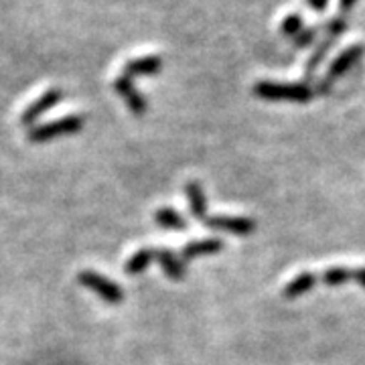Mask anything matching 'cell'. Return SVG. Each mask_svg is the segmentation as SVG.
I'll list each match as a JSON object with an SVG mask.
<instances>
[{
	"mask_svg": "<svg viewBox=\"0 0 365 365\" xmlns=\"http://www.w3.org/2000/svg\"><path fill=\"white\" fill-rule=\"evenodd\" d=\"M254 93L260 100H270V102H311L314 98V90L307 83H276V81H260L256 83Z\"/></svg>",
	"mask_w": 365,
	"mask_h": 365,
	"instance_id": "1",
	"label": "cell"
},
{
	"mask_svg": "<svg viewBox=\"0 0 365 365\" xmlns=\"http://www.w3.org/2000/svg\"><path fill=\"white\" fill-rule=\"evenodd\" d=\"M364 53H365L364 45H351L349 49H345V51L341 53L339 57H335V61L329 66V69H327V76L323 78V81L317 86L314 93H321V96L329 93V90L333 88V83H335L337 79L343 78L351 67L357 66V61L364 57Z\"/></svg>",
	"mask_w": 365,
	"mask_h": 365,
	"instance_id": "2",
	"label": "cell"
},
{
	"mask_svg": "<svg viewBox=\"0 0 365 365\" xmlns=\"http://www.w3.org/2000/svg\"><path fill=\"white\" fill-rule=\"evenodd\" d=\"M86 118L83 116H66L59 120H53L49 124L43 126H33L29 130V140L31 143H49L57 136H66V134H76L83 128Z\"/></svg>",
	"mask_w": 365,
	"mask_h": 365,
	"instance_id": "3",
	"label": "cell"
},
{
	"mask_svg": "<svg viewBox=\"0 0 365 365\" xmlns=\"http://www.w3.org/2000/svg\"><path fill=\"white\" fill-rule=\"evenodd\" d=\"M347 31V21L343 19V16H337V19H333V21H329L325 25V39L323 41H317V49L311 55V59L307 61V78L311 79L313 78L314 69L323 63V59L327 57V53L333 49V45L337 43L341 35Z\"/></svg>",
	"mask_w": 365,
	"mask_h": 365,
	"instance_id": "4",
	"label": "cell"
},
{
	"mask_svg": "<svg viewBox=\"0 0 365 365\" xmlns=\"http://www.w3.org/2000/svg\"><path fill=\"white\" fill-rule=\"evenodd\" d=\"M78 280L81 287L93 290L108 304H120L124 300V290L118 287L114 280L106 278L102 274L93 272V270H81L78 274Z\"/></svg>",
	"mask_w": 365,
	"mask_h": 365,
	"instance_id": "5",
	"label": "cell"
},
{
	"mask_svg": "<svg viewBox=\"0 0 365 365\" xmlns=\"http://www.w3.org/2000/svg\"><path fill=\"white\" fill-rule=\"evenodd\" d=\"M66 98V93L61 88H51L49 91H45L39 100H35L31 106H26V110L21 114V124L23 126H33L45 112H49L51 108L59 104Z\"/></svg>",
	"mask_w": 365,
	"mask_h": 365,
	"instance_id": "6",
	"label": "cell"
},
{
	"mask_svg": "<svg viewBox=\"0 0 365 365\" xmlns=\"http://www.w3.org/2000/svg\"><path fill=\"white\" fill-rule=\"evenodd\" d=\"M205 225L209 230H220V232H230V234L248 235L256 230V222L250 217H227V215H215V217H205Z\"/></svg>",
	"mask_w": 365,
	"mask_h": 365,
	"instance_id": "7",
	"label": "cell"
},
{
	"mask_svg": "<svg viewBox=\"0 0 365 365\" xmlns=\"http://www.w3.org/2000/svg\"><path fill=\"white\" fill-rule=\"evenodd\" d=\"M114 90H116L118 96H122V98L126 100V104H128V108H130V112L134 116H143L144 112H146V100H144L143 93L134 88V83H132L130 78H126V76L122 73V76L114 81Z\"/></svg>",
	"mask_w": 365,
	"mask_h": 365,
	"instance_id": "8",
	"label": "cell"
},
{
	"mask_svg": "<svg viewBox=\"0 0 365 365\" xmlns=\"http://www.w3.org/2000/svg\"><path fill=\"white\" fill-rule=\"evenodd\" d=\"M163 69V57L160 55H146L140 59H130L124 66L126 78H143V76H157Z\"/></svg>",
	"mask_w": 365,
	"mask_h": 365,
	"instance_id": "9",
	"label": "cell"
},
{
	"mask_svg": "<svg viewBox=\"0 0 365 365\" xmlns=\"http://www.w3.org/2000/svg\"><path fill=\"white\" fill-rule=\"evenodd\" d=\"M220 250H223V242L217 237H209V240H199V242H191L181 250V260L191 262L199 258V256H213L220 254Z\"/></svg>",
	"mask_w": 365,
	"mask_h": 365,
	"instance_id": "10",
	"label": "cell"
},
{
	"mask_svg": "<svg viewBox=\"0 0 365 365\" xmlns=\"http://www.w3.org/2000/svg\"><path fill=\"white\" fill-rule=\"evenodd\" d=\"M185 193H187V199H189L193 217L201 223L205 222V217H207V197H205L203 187L197 181H189L185 185Z\"/></svg>",
	"mask_w": 365,
	"mask_h": 365,
	"instance_id": "11",
	"label": "cell"
},
{
	"mask_svg": "<svg viewBox=\"0 0 365 365\" xmlns=\"http://www.w3.org/2000/svg\"><path fill=\"white\" fill-rule=\"evenodd\" d=\"M155 260H158L165 274L169 278H173V280H181L182 276H185V262L179 256H175L170 250L155 248Z\"/></svg>",
	"mask_w": 365,
	"mask_h": 365,
	"instance_id": "12",
	"label": "cell"
},
{
	"mask_svg": "<svg viewBox=\"0 0 365 365\" xmlns=\"http://www.w3.org/2000/svg\"><path fill=\"white\" fill-rule=\"evenodd\" d=\"M314 287H317V276H314L313 272H300L299 276H294L287 287H284L282 297L288 300L299 299L302 294L311 292Z\"/></svg>",
	"mask_w": 365,
	"mask_h": 365,
	"instance_id": "13",
	"label": "cell"
},
{
	"mask_svg": "<svg viewBox=\"0 0 365 365\" xmlns=\"http://www.w3.org/2000/svg\"><path fill=\"white\" fill-rule=\"evenodd\" d=\"M153 260H155V250L153 248H143L134 252V256L126 262V274H130V276L143 274Z\"/></svg>",
	"mask_w": 365,
	"mask_h": 365,
	"instance_id": "14",
	"label": "cell"
},
{
	"mask_svg": "<svg viewBox=\"0 0 365 365\" xmlns=\"http://www.w3.org/2000/svg\"><path fill=\"white\" fill-rule=\"evenodd\" d=\"M155 220L160 227H165V230H182L187 222L182 220V215L179 211H175V209L170 207H160L157 211V215H155Z\"/></svg>",
	"mask_w": 365,
	"mask_h": 365,
	"instance_id": "15",
	"label": "cell"
},
{
	"mask_svg": "<svg viewBox=\"0 0 365 365\" xmlns=\"http://www.w3.org/2000/svg\"><path fill=\"white\" fill-rule=\"evenodd\" d=\"M321 280L327 287H343L347 280H353V270L345 268V266H333V268H327Z\"/></svg>",
	"mask_w": 365,
	"mask_h": 365,
	"instance_id": "16",
	"label": "cell"
},
{
	"mask_svg": "<svg viewBox=\"0 0 365 365\" xmlns=\"http://www.w3.org/2000/svg\"><path fill=\"white\" fill-rule=\"evenodd\" d=\"M302 29H304L302 16H299V14H290V16H287V19L282 21V25H280V33H282V35H287V37H297Z\"/></svg>",
	"mask_w": 365,
	"mask_h": 365,
	"instance_id": "17",
	"label": "cell"
},
{
	"mask_svg": "<svg viewBox=\"0 0 365 365\" xmlns=\"http://www.w3.org/2000/svg\"><path fill=\"white\" fill-rule=\"evenodd\" d=\"M314 39H317V29H302L299 35L294 37V47L304 49V47L313 45Z\"/></svg>",
	"mask_w": 365,
	"mask_h": 365,
	"instance_id": "18",
	"label": "cell"
},
{
	"mask_svg": "<svg viewBox=\"0 0 365 365\" xmlns=\"http://www.w3.org/2000/svg\"><path fill=\"white\" fill-rule=\"evenodd\" d=\"M329 4V0H309V6L313 9L314 13H323Z\"/></svg>",
	"mask_w": 365,
	"mask_h": 365,
	"instance_id": "19",
	"label": "cell"
},
{
	"mask_svg": "<svg viewBox=\"0 0 365 365\" xmlns=\"http://www.w3.org/2000/svg\"><path fill=\"white\" fill-rule=\"evenodd\" d=\"M353 280H355L359 287L365 288V268H357V270H353Z\"/></svg>",
	"mask_w": 365,
	"mask_h": 365,
	"instance_id": "20",
	"label": "cell"
},
{
	"mask_svg": "<svg viewBox=\"0 0 365 365\" xmlns=\"http://www.w3.org/2000/svg\"><path fill=\"white\" fill-rule=\"evenodd\" d=\"M355 2H357V0H341L339 4H341V11H343V13H347V11H351L353 6H355Z\"/></svg>",
	"mask_w": 365,
	"mask_h": 365,
	"instance_id": "21",
	"label": "cell"
}]
</instances>
